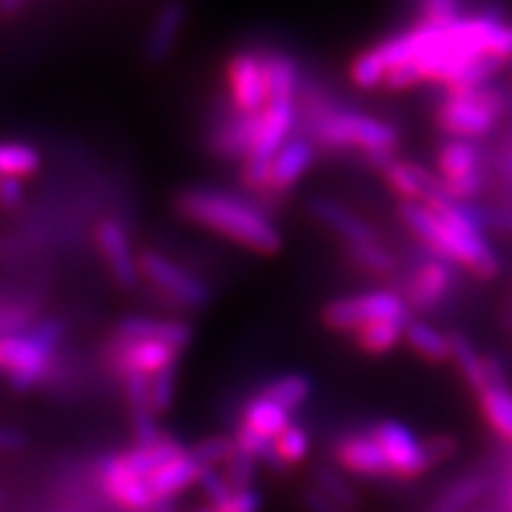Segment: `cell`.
<instances>
[{"instance_id":"cell-17","label":"cell","mask_w":512,"mask_h":512,"mask_svg":"<svg viewBox=\"0 0 512 512\" xmlns=\"http://www.w3.org/2000/svg\"><path fill=\"white\" fill-rule=\"evenodd\" d=\"M185 22H188V8L181 0H169L155 12L143 41V62L147 67H159L169 60L178 46Z\"/></svg>"},{"instance_id":"cell-6","label":"cell","mask_w":512,"mask_h":512,"mask_svg":"<svg viewBox=\"0 0 512 512\" xmlns=\"http://www.w3.org/2000/svg\"><path fill=\"white\" fill-rule=\"evenodd\" d=\"M418 249L420 254L415 256L413 264L408 268L401 266L399 278L394 280L389 290L401 294L411 316L425 318L451 302L453 294H456L460 271L441 256L425 252L422 247Z\"/></svg>"},{"instance_id":"cell-45","label":"cell","mask_w":512,"mask_h":512,"mask_svg":"<svg viewBox=\"0 0 512 512\" xmlns=\"http://www.w3.org/2000/svg\"><path fill=\"white\" fill-rule=\"evenodd\" d=\"M510 508H512V489H510Z\"/></svg>"},{"instance_id":"cell-22","label":"cell","mask_w":512,"mask_h":512,"mask_svg":"<svg viewBox=\"0 0 512 512\" xmlns=\"http://www.w3.org/2000/svg\"><path fill=\"white\" fill-rule=\"evenodd\" d=\"M200 475V467L195 465V460L190 458V453L185 451L181 456L159 467L155 475L147 477V489H150L152 498L164 508H171V501L176 496H181L185 489H190L197 482Z\"/></svg>"},{"instance_id":"cell-20","label":"cell","mask_w":512,"mask_h":512,"mask_svg":"<svg viewBox=\"0 0 512 512\" xmlns=\"http://www.w3.org/2000/svg\"><path fill=\"white\" fill-rule=\"evenodd\" d=\"M342 247L344 261L351 268H356L358 273L368 275L373 280H382L389 287L394 285V280L399 278L401 264L399 256L394 254V249L382 240L373 242H361V245H339Z\"/></svg>"},{"instance_id":"cell-19","label":"cell","mask_w":512,"mask_h":512,"mask_svg":"<svg viewBox=\"0 0 512 512\" xmlns=\"http://www.w3.org/2000/svg\"><path fill=\"white\" fill-rule=\"evenodd\" d=\"M264 62L268 102H292L297 105L299 88H302L304 67L297 57L280 48H259Z\"/></svg>"},{"instance_id":"cell-44","label":"cell","mask_w":512,"mask_h":512,"mask_svg":"<svg viewBox=\"0 0 512 512\" xmlns=\"http://www.w3.org/2000/svg\"><path fill=\"white\" fill-rule=\"evenodd\" d=\"M503 320H505V325H508L510 332H512V304L508 306V309H505V313H503Z\"/></svg>"},{"instance_id":"cell-27","label":"cell","mask_w":512,"mask_h":512,"mask_svg":"<svg viewBox=\"0 0 512 512\" xmlns=\"http://www.w3.org/2000/svg\"><path fill=\"white\" fill-rule=\"evenodd\" d=\"M311 486L347 512L361 510V496H358L354 484L349 482L347 475L339 467H332L328 463L313 465Z\"/></svg>"},{"instance_id":"cell-15","label":"cell","mask_w":512,"mask_h":512,"mask_svg":"<svg viewBox=\"0 0 512 512\" xmlns=\"http://www.w3.org/2000/svg\"><path fill=\"white\" fill-rule=\"evenodd\" d=\"M100 482L105 494L126 512H171L152 498L147 482L124 463V458L112 456L100 465Z\"/></svg>"},{"instance_id":"cell-13","label":"cell","mask_w":512,"mask_h":512,"mask_svg":"<svg viewBox=\"0 0 512 512\" xmlns=\"http://www.w3.org/2000/svg\"><path fill=\"white\" fill-rule=\"evenodd\" d=\"M306 211H309V216L320 228L335 235L339 245H361V242L382 240V233L373 223L330 195L309 197Z\"/></svg>"},{"instance_id":"cell-35","label":"cell","mask_w":512,"mask_h":512,"mask_svg":"<svg viewBox=\"0 0 512 512\" xmlns=\"http://www.w3.org/2000/svg\"><path fill=\"white\" fill-rule=\"evenodd\" d=\"M176 382H178V366H169L159 373L150 375V411L162 418L171 411L176 399Z\"/></svg>"},{"instance_id":"cell-5","label":"cell","mask_w":512,"mask_h":512,"mask_svg":"<svg viewBox=\"0 0 512 512\" xmlns=\"http://www.w3.org/2000/svg\"><path fill=\"white\" fill-rule=\"evenodd\" d=\"M432 171L451 200L479 202L491 188L489 150L472 140H441L434 150Z\"/></svg>"},{"instance_id":"cell-37","label":"cell","mask_w":512,"mask_h":512,"mask_svg":"<svg viewBox=\"0 0 512 512\" xmlns=\"http://www.w3.org/2000/svg\"><path fill=\"white\" fill-rule=\"evenodd\" d=\"M197 486H200V491L207 498L209 508L219 510L223 503H226V498L233 494V486L226 482V477H223L221 470H200V475H197Z\"/></svg>"},{"instance_id":"cell-40","label":"cell","mask_w":512,"mask_h":512,"mask_svg":"<svg viewBox=\"0 0 512 512\" xmlns=\"http://www.w3.org/2000/svg\"><path fill=\"white\" fill-rule=\"evenodd\" d=\"M24 202V185L19 178H0V209L17 211Z\"/></svg>"},{"instance_id":"cell-21","label":"cell","mask_w":512,"mask_h":512,"mask_svg":"<svg viewBox=\"0 0 512 512\" xmlns=\"http://www.w3.org/2000/svg\"><path fill=\"white\" fill-rule=\"evenodd\" d=\"M43 294L34 287H0V339L29 330L41 318Z\"/></svg>"},{"instance_id":"cell-36","label":"cell","mask_w":512,"mask_h":512,"mask_svg":"<svg viewBox=\"0 0 512 512\" xmlns=\"http://www.w3.org/2000/svg\"><path fill=\"white\" fill-rule=\"evenodd\" d=\"M221 472L233 489H245V486H254V479L259 475V463L235 448L233 456L221 465Z\"/></svg>"},{"instance_id":"cell-12","label":"cell","mask_w":512,"mask_h":512,"mask_svg":"<svg viewBox=\"0 0 512 512\" xmlns=\"http://www.w3.org/2000/svg\"><path fill=\"white\" fill-rule=\"evenodd\" d=\"M259 114H240L233 107L221 105L207 128V150L221 162H242L247 157L256 131Z\"/></svg>"},{"instance_id":"cell-46","label":"cell","mask_w":512,"mask_h":512,"mask_svg":"<svg viewBox=\"0 0 512 512\" xmlns=\"http://www.w3.org/2000/svg\"><path fill=\"white\" fill-rule=\"evenodd\" d=\"M0 498H3V496H0Z\"/></svg>"},{"instance_id":"cell-42","label":"cell","mask_w":512,"mask_h":512,"mask_svg":"<svg viewBox=\"0 0 512 512\" xmlns=\"http://www.w3.org/2000/svg\"><path fill=\"white\" fill-rule=\"evenodd\" d=\"M24 446H27V434L12 427H0V453H15Z\"/></svg>"},{"instance_id":"cell-26","label":"cell","mask_w":512,"mask_h":512,"mask_svg":"<svg viewBox=\"0 0 512 512\" xmlns=\"http://www.w3.org/2000/svg\"><path fill=\"white\" fill-rule=\"evenodd\" d=\"M477 406L489 430L512 444V389L508 384L486 387L477 394Z\"/></svg>"},{"instance_id":"cell-33","label":"cell","mask_w":512,"mask_h":512,"mask_svg":"<svg viewBox=\"0 0 512 512\" xmlns=\"http://www.w3.org/2000/svg\"><path fill=\"white\" fill-rule=\"evenodd\" d=\"M233 451H235V441L233 437H226V434L207 437L197 441L192 448H188L190 458L195 460V465L200 467V470H219V467L233 456Z\"/></svg>"},{"instance_id":"cell-2","label":"cell","mask_w":512,"mask_h":512,"mask_svg":"<svg viewBox=\"0 0 512 512\" xmlns=\"http://www.w3.org/2000/svg\"><path fill=\"white\" fill-rule=\"evenodd\" d=\"M67 335L64 318H38L29 330L0 339V375L15 394H27L46 382L53 358Z\"/></svg>"},{"instance_id":"cell-24","label":"cell","mask_w":512,"mask_h":512,"mask_svg":"<svg viewBox=\"0 0 512 512\" xmlns=\"http://www.w3.org/2000/svg\"><path fill=\"white\" fill-rule=\"evenodd\" d=\"M403 344L415 356H420L422 361L434 363V366L448 363V332L439 330L427 318L411 316L406 320V325H403Z\"/></svg>"},{"instance_id":"cell-29","label":"cell","mask_w":512,"mask_h":512,"mask_svg":"<svg viewBox=\"0 0 512 512\" xmlns=\"http://www.w3.org/2000/svg\"><path fill=\"white\" fill-rule=\"evenodd\" d=\"M256 394H261L268 401L278 403V406H283L285 411H290L294 415L299 408H304L306 401L311 399L313 380L306 373H285L275 377L271 382H266Z\"/></svg>"},{"instance_id":"cell-18","label":"cell","mask_w":512,"mask_h":512,"mask_svg":"<svg viewBox=\"0 0 512 512\" xmlns=\"http://www.w3.org/2000/svg\"><path fill=\"white\" fill-rule=\"evenodd\" d=\"M332 453H335L337 467L342 472H351V475L370 479L394 477L387 456H384L380 444H377L370 432L339 437Z\"/></svg>"},{"instance_id":"cell-39","label":"cell","mask_w":512,"mask_h":512,"mask_svg":"<svg viewBox=\"0 0 512 512\" xmlns=\"http://www.w3.org/2000/svg\"><path fill=\"white\" fill-rule=\"evenodd\" d=\"M425 451H427V458H430L432 467L444 463L451 456H456L458 451V441L453 437H448V434H439V437H430L425 439Z\"/></svg>"},{"instance_id":"cell-16","label":"cell","mask_w":512,"mask_h":512,"mask_svg":"<svg viewBox=\"0 0 512 512\" xmlns=\"http://www.w3.org/2000/svg\"><path fill=\"white\" fill-rule=\"evenodd\" d=\"M112 335L124 342H157L185 351L195 337V330L185 318H152L131 313L114 323Z\"/></svg>"},{"instance_id":"cell-8","label":"cell","mask_w":512,"mask_h":512,"mask_svg":"<svg viewBox=\"0 0 512 512\" xmlns=\"http://www.w3.org/2000/svg\"><path fill=\"white\" fill-rule=\"evenodd\" d=\"M318 152L311 145V140L304 133H294L287 143L275 152L268 166V183H266V195L261 200V207L275 214V209H280L287 202V197L297 190V185L304 181V176L309 174L316 164Z\"/></svg>"},{"instance_id":"cell-32","label":"cell","mask_w":512,"mask_h":512,"mask_svg":"<svg viewBox=\"0 0 512 512\" xmlns=\"http://www.w3.org/2000/svg\"><path fill=\"white\" fill-rule=\"evenodd\" d=\"M484 491H486L484 477L479 475L463 477L460 482L448 486L444 494L432 503V508L427 512H463L470 508L472 503L479 501V498L484 496Z\"/></svg>"},{"instance_id":"cell-43","label":"cell","mask_w":512,"mask_h":512,"mask_svg":"<svg viewBox=\"0 0 512 512\" xmlns=\"http://www.w3.org/2000/svg\"><path fill=\"white\" fill-rule=\"evenodd\" d=\"M24 5H27V0H0V17H17Z\"/></svg>"},{"instance_id":"cell-28","label":"cell","mask_w":512,"mask_h":512,"mask_svg":"<svg viewBox=\"0 0 512 512\" xmlns=\"http://www.w3.org/2000/svg\"><path fill=\"white\" fill-rule=\"evenodd\" d=\"M403 325L406 320H375L351 332L354 347L366 356H384L403 342Z\"/></svg>"},{"instance_id":"cell-25","label":"cell","mask_w":512,"mask_h":512,"mask_svg":"<svg viewBox=\"0 0 512 512\" xmlns=\"http://www.w3.org/2000/svg\"><path fill=\"white\" fill-rule=\"evenodd\" d=\"M240 422L252 432L259 434V437L273 441L292 425L294 418L283 406L264 399L261 394H254L252 399L245 403V411H242Z\"/></svg>"},{"instance_id":"cell-4","label":"cell","mask_w":512,"mask_h":512,"mask_svg":"<svg viewBox=\"0 0 512 512\" xmlns=\"http://www.w3.org/2000/svg\"><path fill=\"white\" fill-rule=\"evenodd\" d=\"M138 271L147 299L171 313H197L209 309L211 287L195 271L178 264L176 259L157 249L138 252Z\"/></svg>"},{"instance_id":"cell-41","label":"cell","mask_w":512,"mask_h":512,"mask_svg":"<svg viewBox=\"0 0 512 512\" xmlns=\"http://www.w3.org/2000/svg\"><path fill=\"white\" fill-rule=\"evenodd\" d=\"M299 501H302V508L306 512H347L344 508H339L337 503H332L330 498H325L320 491L313 489L309 484L306 489H302V494H299Z\"/></svg>"},{"instance_id":"cell-7","label":"cell","mask_w":512,"mask_h":512,"mask_svg":"<svg viewBox=\"0 0 512 512\" xmlns=\"http://www.w3.org/2000/svg\"><path fill=\"white\" fill-rule=\"evenodd\" d=\"M411 311H408L406 302L401 299L399 292L389 290H368V292H354L342 294V297L330 299L320 309V323L323 328L339 335H351L363 325L375 323V320H408Z\"/></svg>"},{"instance_id":"cell-30","label":"cell","mask_w":512,"mask_h":512,"mask_svg":"<svg viewBox=\"0 0 512 512\" xmlns=\"http://www.w3.org/2000/svg\"><path fill=\"white\" fill-rule=\"evenodd\" d=\"M41 152L34 145L19 140L0 143V178H29L41 169Z\"/></svg>"},{"instance_id":"cell-9","label":"cell","mask_w":512,"mask_h":512,"mask_svg":"<svg viewBox=\"0 0 512 512\" xmlns=\"http://www.w3.org/2000/svg\"><path fill=\"white\" fill-rule=\"evenodd\" d=\"M228 105L240 114H259L268 105L264 62L259 48H242L223 67Z\"/></svg>"},{"instance_id":"cell-10","label":"cell","mask_w":512,"mask_h":512,"mask_svg":"<svg viewBox=\"0 0 512 512\" xmlns=\"http://www.w3.org/2000/svg\"><path fill=\"white\" fill-rule=\"evenodd\" d=\"M373 434L382 453L389 460L394 477L399 479H418L430 470L432 463L427 458L425 441L399 420H380L375 422Z\"/></svg>"},{"instance_id":"cell-11","label":"cell","mask_w":512,"mask_h":512,"mask_svg":"<svg viewBox=\"0 0 512 512\" xmlns=\"http://www.w3.org/2000/svg\"><path fill=\"white\" fill-rule=\"evenodd\" d=\"M95 245H98V252L114 285L126 292L138 290L143 283L138 271V254L131 245V235H128L124 223L119 219H102L95 228Z\"/></svg>"},{"instance_id":"cell-38","label":"cell","mask_w":512,"mask_h":512,"mask_svg":"<svg viewBox=\"0 0 512 512\" xmlns=\"http://www.w3.org/2000/svg\"><path fill=\"white\" fill-rule=\"evenodd\" d=\"M264 498H261L256 486H245V489H233V494L226 498L216 512H261Z\"/></svg>"},{"instance_id":"cell-3","label":"cell","mask_w":512,"mask_h":512,"mask_svg":"<svg viewBox=\"0 0 512 512\" xmlns=\"http://www.w3.org/2000/svg\"><path fill=\"white\" fill-rule=\"evenodd\" d=\"M508 114H512V95L491 83L472 93H441L434 107V126L444 138L482 143L494 136Z\"/></svg>"},{"instance_id":"cell-34","label":"cell","mask_w":512,"mask_h":512,"mask_svg":"<svg viewBox=\"0 0 512 512\" xmlns=\"http://www.w3.org/2000/svg\"><path fill=\"white\" fill-rule=\"evenodd\" d=\"M275 444V451H278V456L283 463L290 467H297L302 465L306 458H309V451H311V437L309 432L304 430V427L299 425H292L287 427V430L280 434L278 439H273Z\"/></svg>"},{"instance_id":"cell-1","label":"cell","mask_w":512,"mask_h":512,"mask_svg":"<svg viewBox=\"0 0 512 512\" xmlns=\"http://www.w3.org/2000/svg\"><path fill=\"white\" fill-rule=\"evenodd\" d=\"M174 211L183 221L200 226L259 256L283 249V233L271 211L245 192L190 185L174 195Z\"/></svg>"},{"instance_id":"cell-23","label":"cell","mask_w":512,"mask_h":512,"mask_svg":"<svg viewBox=\"0 0 512 512\" xmlns=\"http://www.w3.org/2000/svg\"><path fill=\"white\" fill-rule=\"evenodd\" d=\"M448 363H453L460 380L470 387V392L475 396L489 387L484 368V354H479L475 342H472L465 332H448Z\"/></svg>"},{"instance_id":"cell-14","label":"cell","mask_w":512,"mask_h":512,"mask_svg":"<svg viewBox=\"0 0 512 512\" xmlns=\"http://www.w3.org/2000/svg\"><path fill=\"white\" fill-rule=\"evenodd\" d=\"M377 174L382 176L384 185L389 192H394L399 202H430L434 197L446 195L444 185L432 169L418 162H408V159L389 157L387 162L377 166Z\"/></svg>"},{"instance_id":"cell-31","label":"cell","mask_w":512,"mask_h":512,"mask_svg":"<svg viewBox=\"0 0 512 512\" xmlns=\"http://www.w3.org/2000/svg\"><path fill=\"white\" fill-rule=\"evenodd\" d=\"M233 441H235V448L245 453V456L256 460L259 467L264 465L271 472H275V475H287V472H290V467L280 460L278 451H275L273 441L259 437V434L249 430V427L242 425V422L238 425V430H235Z\"/></svg>"}]
</instances>
